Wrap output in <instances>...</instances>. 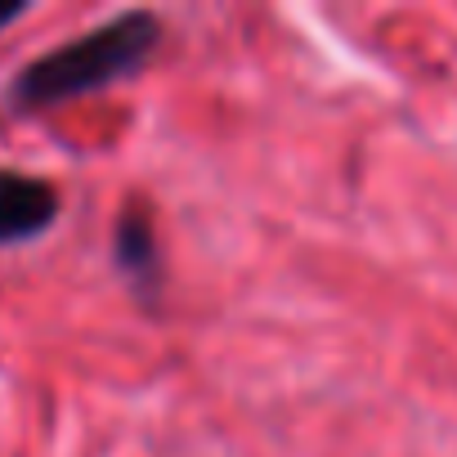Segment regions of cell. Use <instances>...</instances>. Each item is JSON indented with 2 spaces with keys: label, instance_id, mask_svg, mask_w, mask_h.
<instances>
[{
  "label": "cell",
  "instance_id": "cell-1",
  "mask_svg": "<svg viewBox=\"0 0 457 457\" xmlns=\"http://www.w3.org/2000/svg\"><path fill=\"white\" fill-rule=\"evenodd\" d=\"M157 41H162V23L153 14H144V10L117 14L112 23L86 32L81 41L59 46L46 59L28 63L19 72L10 99H14V108H54L63 99L95 95L104 86L135 77L153 59Z\"/></svg>",
  "mask_w": 457,
  "mask_h": 457
},
{
  "label": "cell",
  "instance_id": "cell-2",
  "mask_svg": "<svg viewBox=\"0 0 457 457\" xmlns=\"http://www.w3.org/2000/svg\"><path fill=\"white\" fill-rule=\"evenodd\" d=\"M59 220V188L41 175L0 166V247L32 243Z\"/></svg>",
  "mask_w": 457,
  "mask_h": 457
},
{
  "label": "cell",
  "instance_id": "cell-3",
  "mask_svg": "<svg viewBox=\"0 0 457 457\" xmlns=\"http://www.w3.org/2000/svg\"><path fill=\"white\" fill-rule=\"evenodd\" d=\"M117 261H121V270L144 287V292H153L157 287V243H153V220L144 215V211H126L121 215V224H117Z\"/></svg>",
  "mask_w": 457,
  "mask_h": 457
},
{
  "label": "cell",
  "instance_id": "cell-4",
  "mask_svg": "<svg viewBox=\"0 0 457 457\" xmlns=\"http://www.w3.org/2000/svg\"><path fill=\"white\" fill-rule=\"evenodd\" d=\"M23 10H28L23 0H5V5H0V28H10L14 19H23Z\"/></svg>",
  "mask_w": 457,
  "mask_h": 457
}]
</instances>
